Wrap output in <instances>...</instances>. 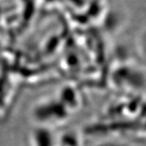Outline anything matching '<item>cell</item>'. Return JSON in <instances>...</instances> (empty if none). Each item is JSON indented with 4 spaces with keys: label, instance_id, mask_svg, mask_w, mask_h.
<instances>
[{
    "label": "cell",
    "instance_id": "6da1fadb",
    "mask_svg": "<svg viewBox=\"0 0 146 146\" xmlns=\"http://www.w3.org/2000/svg\"><path fill=\"white\" fill-rule=\"evenodd\" d=\"M81 104V95L78 89L66 85L44 97L36 104L34 116L44 125H56L70 119L80 110Z\"/></svg>",
    "mask_w": 146,
    "mask_h": 146
}]
</instances>
